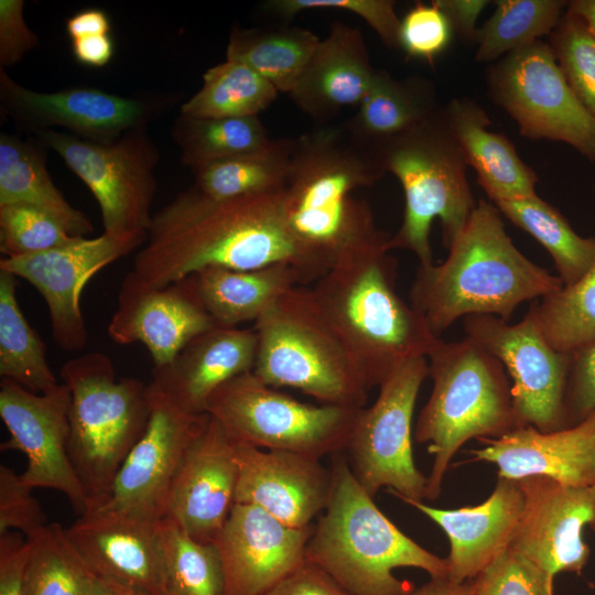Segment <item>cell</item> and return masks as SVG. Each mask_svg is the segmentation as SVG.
<instances>
[{"instance_id": "6da1fadb", "label": "cell", "mask_w": 595, "mask_h": 595, "mask_svg": "<svg viewBox=\"0 0 595 595\" xmlns=\"http://www.w3.org/2000/svg\"><path fill=\"white\" fill-rule=\"evenodd\" d=\"M274 263L294 268L302 285L327 272L293 235L284 190L217 201L192 186L153 215L132 271L161 288L209 267L253 270Z\"/></svg>"}, {"instance_id": "7a4b0ae2", "label": "cell", "mask_w": 595, "mask_h": 595, "mask_svg": "<svg viewBox=\"0 0 595 595\" xmlns=\"http://www.w3.org/2000/svg\"><path fill=\"white\" fill-rule=\"evenodd\" d=\"M447 249L442 263L419 266L410 290L411 305L436 336L468 315L507 321L522 302L563 286L517 249L500 212L484 199Z\"/></svg>"}, {"instance_id": "3957f363", "label": "cell", "mask_w": 595, "mask_h": 595, "mask_svg": "<svg viewBox=\"0 0 595 595\" xmlns=\"http://www.w3.org/2000/svg\"><path fill=\"white\" fill-rule=\"evenodd\" d=\"M387 236L342 255L311 288L367 387L439 342L425 317L397 292V259Z\"/></svg>"}, {"instance_id": "277c9868", "label": "cell", "mask_w": 595, "mask_h": 595, "mask_svg": "<svg viewBox=\"0 0 595 595\" xmlns=\"http://www.w3.org/2000/svg\"><path fill=\"white\" fill-rule=\"evenodd\" d=\"M385 172L370 150L340 125H323L294 138L284 208L298 241L328 271L345 252L387 236L368 203L353 193Z\"/></svg>"}, {"instance_id": "5b68a950", "label": "cell", "mask_w": 595, "mask_h": 595, "mask_svg": "<svg viewBox=\"0 0 595 595\" xmlns=\"http://www.w3.org/2000/svg\"><path fill=\"white\" fill-rule=\"evenodd\" d=\"M331 495L313 527L305 561L329 575L349 595H409L397 567H416L445 577L447 564L404 534L376 506L350 466L336 456Z\"/></svg>"}, {"instance_id": "8992f818", "label": "cell", "mask_w": 595, "mask_h": 595, "mask_svg": "<svg viewBox=\"0 0 595 595\" xmlns=\"http://www.w3.org/2000/svg\"><path fill=\"white\" fill-rule=\"evenodd\" d=\"M426 359L433 389L418 416L414 440L428 443L434 455L425 498L435 499L464 443L499 437L519 424L504 365L477 343L466 336L448 343L440 338Z\"/></svg>"}, {"instance_id": "52a82bcc", "label": "cell", "mask_w": 595, "mask_h": 595, "mask_svg": "<svg viewBox=\"0 0 595 595\" xmlns=\"http://www.w3.org/2000/svg\"><path fill=\"white\" fill-rule=\"evenodd\" d=\"M368 149L385 173L397 176L404 192L403 219L398 231L390 236L389 249H407L418 257L420 264L432 263L433 220H441L443 244L448 248L477 206L466 161L443 107L419 125Z\"/></svg>"}, {"instance_id": "ba28073f", "label": "cell", "mask_w": 595, "mask_h": 595, "mask_svg": "<svg viewBox=\"0 0 595 595\" xmlns=\"http://www.w3.org/2000/svg\"><path fill=\"white\" fill-rule=\"evenodd\" d=\"M71 392L67 451L88 498V511L109 496L116 475L150 418L149 385L117 380L109 356L93 351L60 371Z\"/></svg>"}, {"instance_id": "9c48e42d", "label": "cell", "mask_w": 595, "mask_h": 595, "mask_svg": "<svg viewBox=\"0 0 595 595\" xmlns=\"http://www.w3.org/2000/svg\"><path fill=\"white\" fill-rule=\"evenodd\" d=\"M253 329L258 338L253 374L266 385L299 389L322 404L364 408L369 388L311 289L289 290Z\"/></svg>"}, {"instance_id": "30bf717a", "label": "cell", "mask_w": 595, "mask_h": 595, "mask_svg": "<svg viewBox=\"0 0 595 595\" xmlns=\"http://www.w3.org/2000/svg\"><path fill=\"white\" fill-rule=\"evenodd\" d=\"M359 410L301 402L266 385L253 371L221 385L206 404V413L236 443L318 459L347 448Z\"/></svg>"}, {"instance_id": "8fae6325", "label": "cell", "mask_w": 595, "mask_h": 595, "mask_svg": "<svg viewBox=\"0 0 595 595\" xmlns=\"http://www.w3.org/2000/svg\"><path fill=\"white\" fill-rule=\"evenodd\" d=\"M56 152L89 188L101 214L104 234L144 245L156 193L160 154L147 128L109 142H96L55 129L34 133Z\"/></svg>"}, {"instance_id": "7c38bea8", "label": "cell", "mask_w": 595, "mask_h": 595, "mask_svg": "<svg viewBox=\"0 0 595 595\" xmlns=\"http://www.w3.org/2000/svg\"><path fill=\"white\" fill-rule=\"evenodd\" d=\"M426 376V357L401 363L378 386L376 401L358 412L347 450L354 476L372 498L382 487L402 501L425 498L428 478L412 452V416Z\"/></svg>"}, {"instance_id": "4fadbf2b", "label": "cell", "mask_w": 595, "mask_h": 595, "mask_svg": "<svg viewBox=\"0 0 595 595\" xmlns=\"http://www.w3.org/2000/svg\"><path fill=\"white\" fill-rule=\"evenodd\" d=\"M493 99L524 138L564 142L595 161V120L564 76L549 42L539 40L488 71Z\"/></svg>"}, {"instance_id": "5bb4252c", "label": "cell", "mask_w": 595, "mask_h": 595, "mask_svg": "<svg viewBox=\"0 0 595 595\" xmlns=\"http://www.w3.org/2000/svg\"><path fill=\"white\" fill-rule=\"evenodd\" d=\"M464 331L510 374L519 426L542 432L570 428L566 389L571 355L555 351L544 340L529 311L516 324L494 315H468Z\"/></svg>"}, {"instance_id": "9a60e30c", "label": "cell", "mask_w": 595, "mask_h": 595, "mask_svg": "<svg viewBox=\"0 0 595 595\" xmlns=\"http://www.w3.org/2000/svg\"><path fill=\"white\" fill-rule=\"evenodd\" d=\"M170 99L123 97L87 86L56 91L29 89L0 67V109L14 125L36 133L55 127L78 138L109 142L147 128Z\"/></svg>"}, {"instance_id": "2e32d148", "label": "cell", "mask_w": 595, "mask_h": 595, "mask_svg": "<svg viewBox=\"0 0 595 595\" xmlns=\"http://www.w3.org/2000/svg\"><path fill=\"white\" fill-rule=\"evenodd\" d=\"M149 391L145 432L119 468L108 498L95 509L159 521L165 518L169 491L181 462L209 415L184 411L152 382Z\"/></svg>"}, {"instance_id": "e0dca14e", "label": "cell", "mask_w": 595, "mask_h": 595, "mask_svg": "<svg viewBox=\"0 0 595 595\" xmlns=\"http://www.w3.org/2000/svg\"><path fill=\"white\" fill-rule=\"evenodd\" d=\"M69 405L71 392L63 382L48 392L34 393L1 378L0 416L10 434L1 451L23 453L28 464L22 480L33 489L62 493L79 517L88 511L89 502L67 451Z\"/></svg>"}, {"instance_id": "ac0fdd59", "label": "cell", "mask_w": 595, "mask_h": 595, "mask_svg": "<svg viewBox=\"0 0 595 595\" xmlns=\"http://www.w3.org/2000/svg\"><path fill=\"white\" fill-rule=\"evenodd\" d=\"M517 480L524 505L509 548L552 580L562 572L581 574L591 554L583 532L595 530V485L570 486L544 476Z\"/></svg>"}, {"instance_id": "d6986e66", "label": "cell", "mask_w": 595, "mask_h": 595, "mask_svg": "<svg viewBox=\"0 0 595 595\" xmlns=\"http://www.w3.org/2000/svg\"><path fill=\"white\" fill-rule=\"evenodd\" d=\"M142 245L106 234L74 241L44 252L3 258L0 269L32 284L43 296L52 334L61 349L74 351L87 344L79 299L87 282L102 268Z\"/></svg>"}, {"instance_id": "ffe728a7", "label": "cell", "mask_w": 595, "mask_h": 595, "mask_svg": "<svg viewBox=\"0 0 595 595\" xmlns=\"http://www.w3.org/2000/svg\"><path fill=\"white\" fill-rule=\"evenodd\" d=\"M163 522L94 509L66 532L97 577L148 595H167Z\"/></svg>"}, {"instance_id": "44dd1931", "label": "cell", "mask_w": 595, "mask_h": 595, "mask_svg": "<svg viewBox=\"0 0 595 595\" xmlns=\"http://www.w3.org/2000/svg\"><path fill=\"white\" fill-rule=\"evenodd\" d=\"M214 326L191 275L159 288L145 284L131 270L121 282L107 332L117 344H143L154 367H162L191 339Z\"/></svg>"}, {"instance_id": "7402d4cb", "label": "cell", "mask_w": 595, "mask_h": 595, "mask_svg": "<svg viewBox=\"0 0 595 595\" xmlns=\"http://www.w3.org/2000/svg\"><path fill=\"white\" fill-rule=\"evenodd\" d=\"M312 530L290 527L257 506L235 504L213 542L226 595H262L299 569Z\"/></svg>"}, {"instance_id": "603a6c76", "label": "cell", "mask_w": 595, "mask_h": 595, "mask_svg": "<svg viewBox=\"0 0 595 595\" xmlns=\"http://www.w3.org/2000/svg\"><path fill=\"white\" fill-rule=\"evenodd\" d=\"M238 473L236 443L209 416L174 476L164 519L192 539L213 543L235 505Z\"/></svg>"}, {"instance_id": "cb8c5ba5", "label": "cell", "mask_w": 595, "mask_h": 595, "mask_svg": "<svg viewBox=\"0 0 595 595\" xmlns=\"http://www.w3.org/2000/svg\"><path fill=\"white\" fill-rule=\"evenodd\" d=\"M236 457L239 473L235 504L257 506L299 529L311 527L326 508L332 474L318 458L239 443Z\"/></svg>"}, {"instance_id": "d4e9b609", "label": "cell", "mask_w": 595, "mask_h": 595, "mask_svg": "<svg viewBox=\"0 0 595 595\" xmlns=\"http://www.w3.org/2000/svg\"><path fill=\"white\" fill-rule=\"evenodd\" d=\"M480 440L483 445L470 454L496 464L499 477L544 476L570 486L595 485V411L562 430L542 432L526 425Z\"/></svg>"}, {"instance_id": "484cf974", "label": "cell", "mask_w": 595, "mask_h": 595, "mask_svg": "<svg viewBox=\"0 0 595 595\" xmlns=\"http://www.w3.org/2000/svg\"><path fill=\"white\" fill-rule=\"evenodd\" d=\"M434 521L447 536V575L456 583L474 580L509 548L524 496L517 479L498 477L490 496L474 507L441 509L423 501H403Z\"/></svg>"}, {"instance_id": "4316f807", "label": "cell", "mask_w": 595, "mask_h": 595, "mask_svg": "<svg viewBox=\"0 0 595 595\" xmlns=\"http://www.w3.org/2000/svg\"><path fill=\"white\" fill-rule=\"evenodd\" d=\"M255 329L214 326L191 339L166 365L153 367L152 383L177 407L206 413L210 396L230 379L253 371Z\"/></svg>"}, {"instance_id": "83f0119b", "label": "cell", "mask_w": 595, "mask_h": 595, "mask_svg": "<svg viewBox=\"0 0 595 595\" xmlns=\"http://www.w3.org/2000/svg\"><path fill=\"white\" fill-rule=\"evenodd\" d=\"M376 71L360 30L334 21L289 95L320 126L328 125L345 108L359 106Z\"/></svg>"}, {"instance_id": "f1b7e54d", "label": "cell", "mask_w": 595, "mask_h": 595, "mask_svg": "<svg viewBox=\"0 0 595 595\" xmlns=\"http://www.w3.org/2000/svg\"><path fill=\"white\" fill-rule=\"evenodd\" d=\"M443 112L466 164L477 173L479 185L496 204L537 194L538 175L502 133L489 130L486 111L469 98H454Z\"/></svg>"}, {"instance_id": "f546056e", "label": "cell", "mask_w": 595, "mask_h": 595, "mask_svg": "<svg viewBox=\"0 0 595 595\" xmlns=\"http://www.w3.org/2000/svg\"><path fill=\"white\" fill-rule=\"evenodd\" d=\"M191 277L204 309L220 327L256 322L284 293L302 285L299 273L288 263L253 270L209 267Z\"/></svg>"}, {"instance_id": "4dcf8cb0", "label": "cell", "mask_w": 595, "mask_h": 595, "mask_svg": "<svg viewBox=\"0 0 595 595\" xmlns=\"http://www.w3.org/2000/svg\"><path fill=\"white\" fill-rule=\"evenodd\" d=\"M22 204L55 218L77 238L94 231L87 216L72 206L55 186L46 167L43 145L1 132L0 205Z\"/></svg>"}, {"instance_id": "1f68e13d", "label": "cell", "mask_w": 595, "mask_h": 595, "mask_svg": "<svg viewBox=\"0 0 595 595\" xmlns=\"http://www.w3.org/2000/svg\"><path fill=\"white\" fill-rule=\"evenodd\" d=\"M440 108L426 79L419 76L396 79L377 69L356 113L343 126L354 140L368 148L409 130Z\"/></svg>"}, {"instance_id": "d6a6232c", "label": "cell", "mask_w": 595, "mask_h": 595, "mask_svg": "<svg viewBox=\"0 0 595 595\" xmlns=\"http://www.w3.org/2000/svg\"><path fill=\"white\" fill-rule=\"evenodd\" d=\"M320 41L313 31L299 26H234L226 58L249 66L279 93L289 95Z\"/></svg>"}, {"instance_id": "836d02e7", "label": "cell", "mask_w": 595, "mask_h": 595, "mask_svg": "<svg viewBox=\"0 0 595 595\" xmlns=\"http://www.w3.org/2000/svg\"><path fill=\"white\" fill-rule=\"evenodd\" d=\"M495 206L548 250L563 285L573 284L594 268L595 238L575 232L559 209L538 194L498 202Z\"/></svg>"}, {"instance_id": "e575fe53", "label": "cell", "mask_w": 595, "mask_h": 595, "mask_svg": "<svg viewBox=\"0 0 595 595\" xmlns=\"http://www.w3.org/2000/svg\"><path fill=\"white\" fill-rule=\"evenodd\" d=\"M294 138L273 139L269 145L212 163L194 172V187L213 199L270 194L285 187Z\"/></svg>"}, {"instance_id": "d590c367", "label": "cell", "mask_w": 595, "mask_h": 595, "mask_svg": "<svg viewBox=\"0 0 595 595\" xmlns=\"http://www.w3.org/2000/svg\"><path fill=\"white\" fill-rule=\"evenodd\" d=\"M17 278L0 269V376L34 393L58 383L46 361V347L17 300Z\"/></svg>"}, {"instance_id": "8d00e7d4", "label": "cell", "mask_w": 595, "mask_h": 595, "mask_svg": "<svg viewBox=\"0 0 595 595\" xmlns=\"http://www.w3.org/2000/svg\"><path fill=\"white\" fill-rule=\"evenodd\" d=\"M171 133L180 149L182 163L193 172L258 151L273 140L258 116L194 118L180 113Z\"/></svg>"}, {"instance_id": "74e56055", "label": "cell", "mask_w": 595, "mask_h": 595, "mask_svg": "<svg viewBox=\"0 0 595 595\" xmlns=\"http://www.w3.org/2000/svg\"><path fill=\"white\" fill-rule=\"evenodd\" d=\"M278 90L249 66L227 60L208 68L203 85L181 106L194 118L255 117L277 98Z\"/></svg>"}, {"instance_id": "f35d334b", "label": "cell", "mask_w": 595, "mask_h": 595, "mask_svg": "<svg viewBox=\"0 0 595 595\" xmlns=\"http://www.w3.org/2000/svg\"><path fill=\"white\" fill-rule=\"evenodd\" d=\"M567 1L497 0L495 12L478 29L475 58L497 62L509 53L551 35Z\"/></svg>"}, {"instance_id": "ab89813d", "label": "cell", "mask_w": 595, "mask_h": 595, "mask_svg": "<svg viewBox=\"0 0 595 595\" xmlns=\"http://www.w3.org/2000/svg\"><path fill=\"white\" fill-rule=\"evenodd\" d=\"M529 312L555 351L572 355L595 345V266L573 284L542 296Z\"/></svg>"}, {"instance_id": "60d3db41", "label": "cell", "mask_w": 595, "mask_h": 595, "mask_svg": "<svg viewBox=\"0 0 595 595\" xmlns=\"http://www.w3.org/2000/svg\"><path fill=\"white\" fill-rule=\"evenodd\" d=\"M29 538L33 548L25 574V595H90L98 577L71 541L66 528L52 522Z\"/></svg>"}, {"instance_id": "b9f144b4", "label": "cell", "mask_w": 595, "mask_h": 595, "mask_svg": "<svg viewBox=\"0 0 595 595\" xmlns=\"http://www.w3.org/2000/svg\"><path fill=\"white\" fill-rule=\"evenodd\" d=\"M167 595H226L223 564L214 543L192 539L164 519Z\"/></svg>"}, {"instance_id": "7bdbcfd3", "label": "cell", "mask_w": 595, "mask_h": 595, "mask_svg": "<svg viewBox=\"0 0 595 595\" xmlns=\"http://www.w3.org/2000/svg\"><path fill=\"white\" fill-rule=\"evenodd\" d=\"M549 44L574 94L595 120V40L576 15L564 11Z\"/></svg>"}, {"instance_id": "ee69618b", "label": "cell", "mask_w": 595, "mask_h": 595, "mask_svg": "<svg viewBox=\"0 0 595 595\" xmlns=\"http://www.w3.org/2000/svg\"><path fill=\"white\" fill-rule=\"evenodd\" d=\"M75 239L42 210L22 204L0 205V251L4 258L44 252Z\"/></svg>"}, {"instance_id": "f6af8a7d", "label": "cell", "mask_w": 595, "mask_h": 595, "mask_svg": "<svg viewBox=\"0 0 595 595\" xmlns=\"http://www.w3.org/2000/svg\"><path fill=\"white\" fill-rule=\"evenodd\" d=\"M392 0H268L263 9L271 15L289 20L305 10L336 9L353 12L361 18L391 48H400L401 20Z\"/></svg>"}, {"instance_id": "bcb514c9", "label": "cell", "mask_w": 595, "mask_h": 595, "mask_svg": "<svg viewBox=\"0 0 595 595\" xmlns=\"http://www.w3.org/2000/svg\"><path fill=\"white\" fill-rule=\"evenodd\" d=\"M473 595H553V580L508 548L474 580Z\"/></svg>"}, {"instance_id": "7dc6e473", "label": "cell", "mask_w": 595, "mask_h": 595, "mask_svg": "<svg viewBox=\"0 0 595 595\" xmlns=\"http://www.w3.org/2000/svg\"><path fill=\"white\" fill-rule=\"evenodd\" d=\"M452 24L435 0L416 2L401 19L400 48L413 58L433 63L451 43Z\"/></svg>"}, {"instance_id": "c3c4849f", "label": "cell", "mask_w": 595, "mask_h": 595, "mask_svg": "<svg viewBox=\"0 0 595 595\" xmlns=\"http://www.w3.org/2000/svg\"><path fill=\"white\" fill-rule=\"evenodd\" d=\"M21 475L0 465V534L17 531L29 538L48 522L40 501L32 494Z\"/></svg>"}, {"instance_id": "681fc988", "label": "cell", "mask_w": 595, "mask_h": 595, "mask_svg": "<svg viewBox=\"0 0 595 595\" xmlns=\"http://www.w3.org/2000/svg\"><path fill=\"white\" fill-rule=\"evenodd\" d=\"M566 411L570 426L595 411V345L571 355Z\"/></svg>"}, {"instance_id": "f907efd6", "label": "cell", "mask_w": 595, "mask_h": 595, "mask_svg": "<svg viewBox=\"0 0 595 595\" xmlns=\"http://www.w3.org/2000/svg\"><path fill=\"white\" fill-rule=\"evenodd\" d=\"M23 0H0V67L19 63L40 41L24 19Z\"/></svg>"}, {"instance_id": "816d5d0a", "label": "cell", "mask_w": 595, "mask_h": 595, "mask_svg": "<svg viewBox=\"0 0 595 595\" xmlns=\"http://www.w3.org/2000/svg\"><path fill=\"white\" fill-rule=\"evenodd\" d=\"M33 548L17 531L0 534V595H25V574Z\"/></svg>"}, {"instance_id": "f5cc1de1", "label": "cell", "mask_w": 595, "mask_h": 595, "mask_svg": "<svg viewBox=\"0 0 595 595\" xmlns=\"http://www.w3.org/2000/svg\"><path fill=\"white\" fill-rule=\"evenodd\" d=\"M262 595H349L320 567L305 561Z\"/></svg>"}, {"instance_id": "db71d44e", "label": "cell", "mask_w": 595, "mask_h": 595, "mask_svg": "<svg viewBox=\"0 0 595 595\" xmlns=\"http://www.w3.org/2000/svg\"><path fill=\"white\" fill-rule=\"evenodd\" d=\"M448 18L453 31L466 42H475L476 23L482 11L490 1L487 0H435Z\"/></svg>"}, {"instance_id": "11a10c76", "label": "cell", "mask_w": 595, "mask_h": 595, "mask_svg": "<svg viewBox=\"0 0 595 595\" xmlns=\"http://www.w3.org/2000/svg\"><path fill=\"white\" fill-rule=\"evenodd\" d=\"M72 52L75 60L90 67H104L115 52L110 34L89 35L72 40Z\"/></svg>"}, {"instance_id": "9f6ffc18", "label": "cell", "mask_w": 595, "mask_h": 595, "mask_svg": "<svg viewBox=\"0 0 595 595\" xmlns=\"http://www.w3.org/2000/svg\"><path fill=\"white\" fill-rule=\"evenodd\" d=\"M66 31L72 40L89 35L110 34L111 23L104 10L89 8L68 18Z\"/></svg>"}, {"instance_id": "6f0895ef", "label": "cell", "mask_w": 595, "mask_h": 595, "mask_svg": "<svg viewBox=\"0 0 595 595\" xmlns=\"http://www.w3.org/2000/svg\"><path fill=\"white\" fill-rule=\"evenodd\" d=\"M409 595H473V583L472 581L456 583L446 576L432 577L430 582Z\"/></svg>"}, {"instance_id": "680465c9", "label": "cell", "mask_w": 595, "mask_h": 595, "mask_svg": "<svg viewBox=\"0 0 595 595\" xmlns=\"http://www.w3.org/2000/svg\"><path fill=\"white\" fill-rule=\"evenodd\" d=\"M565 11L576 15L595 40V0L567 1Z\"/></svg>"}, {"instance_id": "91938a15", "label": "cell", "mask_w": 595, "mask_h": 595, "mask_svg": "<svg viewBox=\"0 0 595 595\" xmlns=\"http://www.w3.org/2000/svg\"><path fill=\"white\" fill-rule=\"evenodd\" d=\"M90 595H148L122 585L97 578Z\"/></svg>"}, {"instance_id": "94428289", "label": "cell", "mask_w": 595, "mask_h": 595, "mask_svg": "<svg viewBox=\"0 0 595 595\" xmlns=\"http://www.w3.org/2000/svg\"><path fill=\"white\" fill-rule=\"evenodd\" d=\"M594 187H595V184H594Z\"/></svg>"}]
</instances>
